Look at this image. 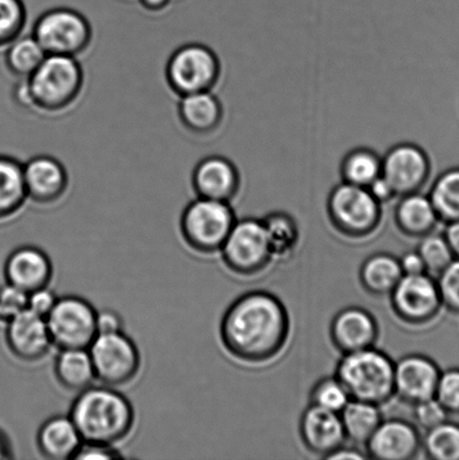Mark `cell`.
I'll return each instance as SVG.
<instances>
[{
	"label": "cell",
	"mask_w": 459,
	"mask_h": 460,
	"mask_svg": "<svg viewBox=\"0 0 459 460\" xmlns=\"http://www.w3.org/2000/svg\"><path fill=\"white\" fill-rule=\"evenodd\" d=\"M289 313L273 293L254 290L238 296L220 322L225 349L249 364L269 362L285 349L290 336Z\"/></svg>",
	"instance_id": "1"
},
{
	"label": "cell",
	"mask_w": 459,
	"mask_h": 460,
	"mask_svg": "<svg viewBox=\"0 0 459 460\" xmlns=\"http://www.w3.org/2000/svg\"><path fill=\"white\" fill-rule=\"evenodd\" d=\"M84 84V69L78 58L48 54L29 78L18 79L13 99L25 110L56 114L74 105Z\"/></svg>",
	"instance_id": "2"
},
{
	"label": "cell",
	"mask_w": 459,
	"mask_h": 460,
	"mask_svg": "<svg viewBox=\"0 0 459 460\" xmlns=\"http://www.w3.org/2000/svg\"><path fill=\"white\" fill-rule=\"evenodd\" d=\"M70 418L84 443L115 446L128 437L135 423L130 401L117 387L92 385L79 392Z\"/></svg>",
	"instance_id": "3"
},
{
	"label": "cell",
	"mask_w": 459,
	"mask_h": 460,
	"mask_svg": "<svg viewBox=\"0 0 459 460\" xmlns=\"http://www.w3.org/2000/svg\"><path fill=\"white\" fill-rule=\"evenodd\" d=\"M335 376L350 399L381 407L394 396V362L375 346L341 356Z\"/></svg>",
	"instance_id": "4"
},
{
	"label": "cell",
	"mask_w": 459,
	"mask_h": 460,
	"mask_svg": "<svg viewBox=\"0 0 459 460\" xmlns=\"http://www.w3.org/2000/svg\"><path fill=\"white\" fill-rule=\"evenodd\" d=\"M237 218L231 202L197 197L180 218L184 242L201 254L220 252Z\"/></svg>",
	"instance_id": "5"
},
{
	"label": "cell",
	"mask_w": 459,
	"mask_h": 460,
	"mask_svg": "<svg viewBox=\"0 0 459 460\" xmlns=\"http://www.w3.org/2000/svg\"><path fill=\"white\" fill-rule=\"evenodd\" d=\"M326 207L332 227L350 239L371 236L382 222V205L367 188L341 181L332 188Z\"/></svg>",
	"instance_id": "6"
},
{
	"label": "cell",
	"mask_w": 459,
	"mask_h": 460,
	"mask_svg": "<svg viewBox=\"0 0 459 460\" xmlns=\"http://www.w3.org/2000/svg\"><path fill=\"white\" fill-rule=\"evenodd\" d=\"M222 75V63L213 49L189 43L175 49L165 66L169 87L179 97L213 92Z\"/></svg>",
	"instance_id": "7"
},
{
	"label": "cell",
	"mask_w": 459,
	"mask_h": 460,
	"mask_svg": "<svg viewBox=\"0 0 459 460\" xmlns=\"http://www.w3.org/2000/svg\"><path fill=\"white\" fill-rule=\"evenodd\" d=\"M34 36L47 54L78 57L93 42V27L88 18L75 9H49L35 21Z\"/></svg>",
	"instance_id": "8"
},
{
	"label": "cell",
	"mask_w": 459,
	"mask_h": 460,
	"mask_svg": "<svg viewBox=\"0 0 459 460\" xmlns=\"http://www.w3.org/2000/svg\"><path fill=\"white\" fill-rule=\"evenodd\" d=\"M225 265L233 273L253 277L274 261L262 219H237L222 250Z\"/></svg>",
	"instance_id": "9"
},
{
	"label": "cell",
	"mask_w": 459,
	"mask_h": 460,
	"mask_svg": "<svg viewBox=\"0 0 459 460\" xmlns=\"http://www.w3.org/2000/svg\"><path fill=\"white\" fill-rule=\"evenodd\" d=\"M96 380L112 387L128 385L141 368V353L124 332L98 333L88 347Z\"/></svg>",
	"instance_id": "10"
},
{
	"label": "cell",
	"mask_w": 459,
	"mask_h": 460,
	"mask_svg": "<svg viewBox=\"0 0 459 460\" xmlns=\"http://www.w3.org/2000/svg\"><path fill=\"white\" fill-rule=\"evenodd\" d=\"M98 311L84 297H58L47 323L53 346L58 349H88L98 335Z\"/></svg>",
	"instance_id": "11"
},
{
	"label": "cell",
	"mask_w": 459,
	"mask_h": 460,
	"mask_svg": "<svg viewBox=\"0 0 459 460\" xmlns=\"http://www.w3.org/2000/svg\"><path fill=\"white\" fill-rule=\"evenodd\" d=\"M390 304L398 319L410 326L433 322L443 308L437 282L428 273L403 275L390 293Z\"/></svg>",
	"instance_id": "12"
},
{
	"label": "cell",
	"mask_w": 459,
	"mask_h": 460,
	"mask_svg": "<svg viewBox=\"0 0 459 460\" xmlns=\"http://www.w3.org/2000/svg\"><path fill=\"white\" fill-rule=\"evenodd\" d=\"M431 173L429 155L413 143H399L382 156V177L393 187L397 198L419 192Z\"/></svg>",
	"instance_id": "13"
},
{
	"label": "cell",
	"mask_w": 459,
	"mask_h": 460,
	"mask_svg": "<svg viewBox=\"0 0 459 460\" xmlns=\"http://www.w3.org/2000/svg\"><path fill=\"white\" fill-rule=\"evenodd\" d=\"M440 373L438 365L428 356H403L394 362V396L412 405L435 398Z\"/></svg>",
	"instance_id": "14"
},
{
	"label": "cell",
	"mask_w": 459,
	"mask_h": 460,
	"mask_svg": "<svg viewBox=\"0 0 459 460\" xmlns=\"http://www.w3.org/2000/svg\"><path fill=\"white\" fill-rule=\"evenodd\" d=\"M4 341L12 355L25 363L43 359L53 346L47 319L29 309L9 320L4 331Z\"/></svg>",
	"instance_id": "15"
},
{
	"label": "cell",
	"mask_w": 459,
	"mask_h": 460,
	"mask_svg": "<svg viewBox=\"0 0 459 460\" xmlns=\"http://www.w3.org/2000/svg\"><path fill=\"white\" fill-rule=\"evenodd\" d=\"M368 458L410 460L421 450V436L417 427L403 419L382 420L366 445Z\"/></svg>",
	"instance_id": "16"
},
{
	"label": "cell",
	"mask_w": 459,
	"mask_h": 460,
	"mask_svg": "<svg viewBox=\"0 0 459 460\" xmlns=\"http://www.w3.org/2000/svg\"><path fill=\"white\" fill-rule=\"evenodd\" d=\"M379 335L375 315L362 306L341 309L331 320V341L341 355L375 347Z\"/></svg>",
	"instance_id": "17"
},
{
	"label": "cell",
	"mask_w": 459,
	"mask_h": 460,
	"mask_svg": "<svg viewBox=\"0 0 459 460\" xmlns=\"http://www.w3.org/2000/svg\"><path fill=\"white\" fill-rule=\"evenodd\" d=\"M22 173L29 200L39 205H52L66 195L69 175L56 157L36 155L22 164Z\"/></svg>",
	"instance_id": "18"
},
{
	"label": "cell",
	"mask_w": 459,
	"mask_h": 460,
	"mask_svg": "<svg viewBox=\"0 0 459 460\" xmlns=\"http://www.w3.org/2000/svg\"><path fill=\"white\" fill-rule=\"evenodd\" d=\"M192 188L197 197L231 202L240 191V171L227 157L207 156L193 169Z\"/></svg>",
	"instance_id": "19"
},
{
	"label": "cell",
	"mask_w": 459,
	"mask_h": 460,
	"mask_svg": "<svg viewBox=\"0 0 459 460\" xmlns=\"http://www.w3.org/2000/svg\"><path fill=\"white\" fill-rule=\"evenodd\" d=\"M299 431L305 447L325 459L344 446L346 436L340 413L310 404L300 418Z\"/></svg>",
	"instance_id": "20"
},
{
	"label": "cell",
	"mask_w": 459,
	"mask_h": 460,
	"mask_svg": "<svg viewBox=\"0 0 459 460\" xmlns=\"http://www.w3.org/2000/svg\"><path fill=\"white\" fill-rule=\"evenodd\" d=\"M4 277L6 283L30 293L49 287L53 277L52 261L39 247L21 246L4 261Z\"/></svg>",
	"instance_id": "21"
},
{
	"label": "cell",
	"mask_w": 459,
	"mask_h": 460,
	"mask_svg": "<svg viewBox=\"0 0 459 460\" xmlns=\"http://www.w3.org/2000/svg\"><path fill=\"white\" fill-rule=\"evenodd\" d=\"M178 116L189 132L209 135L222 125L224 108L213 92L195 93L180 97Z\"/></svg>",
	"instance_id": "22"
},
{
	"label": "cell",
	"mask_w": 459,
	"mask_h": 460,
	"mask_svg": "<svg viewBox=\"0 0 459 460\" xmlns=\"http://www.w3.org/2000/svg\"><path fill=\"white\" fill-rule=\"evenodd\" d=\"M83 444L84 440L69 414L49 418L36 435L40 453L51 460L75 459Z\"/></svg>",
	"instance_id": "23"
},
{
	"label": "cell",
	"mask_w": 459,
	"mask_h": 460,
	"mask_svg": "<svg viewBox=\"0 0 459 460\" xmlns=\"http://www.w3.org/2000/svg\"><path fill=\"white\" fill-rule=\"evenodd\" d=\"M393 217L395 226L410 238L420 239L435 232L440 223L428 195L421 191L399 197Z\"/></svg>",
	"instance_id": "24"
},
{
	"label": "cell",
	"mask_w": 459,
	"mask_h": 460,
	"mask_svg": "<svg viewBox=\"0 0 459 460\" xmlns=\"http://www.w3.org/2000/svg\"><path fill=\"white\" fill-rule=\"evenodd\" d=\"M402 277L398 257L390 252L368 256L359 269V282L364 290L376 296H390Z\"/></svg>",
	"instance_id": "25"
},
{
	"label": "cell",
	"mask_w": 459,
	"mask_h": 460,
	"mask_svg": "<svg viewBox=\"0 0 459 460\" xmlns=\"http://www.w3.org/2000/svg\"><path fill=\"white\" fill-rule=\"evenodd\" d=\"M54 374L62 387L76 394L96 380L88 349H60L54 362Z\"/></svg>",
	"instance_id": "26"
},
{
	"label": "cell",
	"mask_w": 459,
	"mask_h": 460,
	"mask_svg": "<svg viewBox=\"0 0 459 460\" xmlns=\"http://www.w3.org/2000/svg\"><path fill=\"white\" fill-rule=\"evenodd\" d=\"M27 200L22 162L0 155V220L15 216Z\"/></svg>",
	"instance_id": "27"
},
{
	"label": "cell",
	"mask_w": 459,
	"mask_h": 460,
	"mask_svg": "<svg viewBox=\"0 0 459 460\" xmlns=\"http://www.w3.org/2000/svg\"><path fill=\"white\" fill-rule=\"evenodd\" d=\"M340 416L346 440L349 439L357 446H366L384 420L380 405L353 399Z\"/></svg>",
	"instance_id": "28"
},
{
	"label": "cell",
	"mask_w": 459,
	"mask_h": 460,
	"mask_svg": "<svg viewBox=\"0 0 459 460\" xmlns=\"http://www.w3.org/2000/svg\"><path fill=\"white\" fill-rule=\"evenodd\" d=\"M274 260H287L294 254L300 241L296 220L286 211H272L262 218Z\"/></svg>",
	"instance_id": "29"
},
{
	"label": "cell",
	"mask_w": 459,
	"mask_h": 460,
	"mask_svg": "<svg viewBox=\"0 0 459 460\" xmlns=\"http://www.w3.org/2000/svg\"><path fill=\"white\" fill-rule=\"evenodd\" d=\"M340 172L341 181L368 188L381 177L382 156L372 148H353L341 160Z\"/></svg>",
	"instance_id": "30"
},
{
	"label": "cell",
	"mask_w": 459,
	"mask_h": 460,
	"mask_svg": "<svg viewBox=\"0 0 459 460\" xmlns=\"http://www.w3.org/2000/svg\"><path fill=\"white\" fill-rule=\"evenodd\" d=\"M4 65L18 79L29 78L48 56L33 35H21L7 45Z\"/></svg>",
	"instance_id": "31"
},
{
	"label": "cell",
	"mask_w": 459,
	"mask_h": 460,
	"mask_svg": "<svg viewBox=\"0 0 459 460\" xmlns=\"http://www.w3.org/2000/svg\"><path fill=\"white\" fill-rule=\"evenodd\" d=\"M440 223L448 224L459 219V166L448 169L435 180L429 192Z\"/></svg>",
	"instance_id": "32"
},
{
	"label": "cell",
	"mask_w": 459,
	"mask_h": 460,
	"mask_svg": "<svg viewBox=\"0 0 459 460\" xmlns=\"http://www.w3.org/2000/svg\"><path fill=\"white\" fill-rule=\"evenodd\" d=\"M421 449L433 460H459V425L445 421L421 437Z\"/></svg>",
	"instance_id": "33"
},
{
	"label": "cell",
	"mask_w": 459,
	"mask_h": 460,
	"mask_svg": "<svg viewBox=\"0 0 459 460\" xmlns=\"http://www.w3.org/2000/svg\"><path fill=\"white\" fill-rule=\"evenodd\" d=\"M417 251L424 261L427 273L436 277L455 260L443 234L433 232L426 234L420 238Z\"/></svg>",
	"instance_id": "34"
},
{
	"label": "cell",
	"mask_w": 459,
	"mask_h": 460,
	"mask_svg": "<svg viewBox=\"0 0 459 460\" xmlns=\"http://www.w3.org/2000/svg\"><path fill=\"white\" fill-rule=\"evenodd\" d=\"M350 396L336 376L323 377L313 387L310 404L317 405L330 411L340 413L349 404Z\"/></svg>",
	"instance_id": "35"
},
{
	"label": "cell",
	"mask_w": 459,
	"mask_h": 460,
	"mask_svg": "<svg viewBox=\"0 0 459 460\" xmlns=\"http://www.w3.org/2000/svg\"><path fill=\"white\" fill-rule=\"evenodd\" d=\"M27 11L22 0H0V49L22 34Z\"/></svg>",
	"instance_id": "36"
},
{
	"label": "cell",
	"mask_w": 459,
	"mask_h": 460,
	"mask_svg": "<svg viewBox=\"0 0 459 460\" xmlns=\"http://www.w3.org/2000/svg\"><path fill=\"white\" fill-rule=\"evenodd\" d=\"M437 287L443 306L459 314V259H455L437 275Z\"/></svg>",
	"instance_id": "37"
},
{
	"label": "cell",
	"mask_w": 459,
	"mask_h": 460,
	"mask_svg": "<svg viewBox=\"0 0 459 460\" xmlns=\"http://www.w3.org/2000/svg\"><path fill=\"white\" fill-rule=\"evenodd\" d=\"M435 398L449 416H459V368H449L440 373Z\"/></svg>",
	"instance_id": "38"
},
{
	"label": "cell",
	"mask_w": 459,
	"mask_h": 460,
	"mask_svg": "<svg viewBox=\"0 0 459 460\" xmlns=\"http://www.w3.org/2000/svg\"><path fill=\"white\" fill-rule=\"evenodd\" d=\"M448 412L436 398L413 404V418L421 429L430 430L448 420Z\"/></svg>",
	"instance_id": "39"
},
{
	"label": "cell",
	"mask_w": 459,
	"mask_h": 460,
	"mask_svg": "<svg viewBox=\"0 0 459 460\" xmlns=\"http://www.w3.org/2000/svg\"><path fill=\"white\" fill-rule=\"evenodd\" d=\"M29 293L12 284L4 283L0 287V323H7L22 311L27 309Z\"/></svg>",
	"instance_id": "40"
},
{
	"label": "cell",
	"mask_w": 459,
	"mask_h": 460,
	"mask_svg": "<svg viewBox=\"0 0 459 460\" xmlns=\"http://www.w3.org/2000/svg\"><path fill=\"white\" fill-rule=\"evenodd\" d=\"M58 296L49 287L40 288L29 293L27 309L47 318L56 305Z\"/></svg>",
	"instance_id": "41"
},
{
	"label": "cell",
	"mask_w": 459,
	"mask_h": 460,
	"mask_svg": "<svg viewBox=\"0 0 459 460\" xmlns=\"http://www.w3.org/2000/svg\"><path fill=\"white\" fill-rule=\"evenodd\" d=\"M123 455L119 454L114 446L84 443L74 460L92 459H119Z\"/></svg>",
	"instance_id": "42"
},
{
	"label": "cell",
	"mask_w": 459,
	"mask_h": 460,
	"mask_svg": "<svg viewBox=\"0 0 459 460\" xmlns=\"http://www.w3.org/2000/svg\"><path fill=\"white\" fill-rule=\"evenodd\" d=\"M98 333L124 332V320L115 310L103 309L97 314Z\"/></svg>",
	"instance_id": "43"
},
{
	"label": "cell",
	"mask_w": 459,
	"mask_h": 460,
	"mask_svg": "<svg viewBox=\"0 0 459 460\" xmlns=\"http://www.w3.org/2000/svg\"><path fill=\"white\" fill-rule=\"evenodd\" d=\"M403 275H419L427 273L424 261L418 251H409L400 257Z\"/></svg>",
	"instance_id": "44"
},
{
	"label": "cell",
	"mask_w": 459,
	"mask_h": 460,
	"mask_svg": "<svg viewBox=\"0 0 459 460\" xmlns=\"http://www.w3.org/2000/svg\"><path fill=\"white\" fill-rule=\"evenodd\" d=\"M368 191L372 193V196L375 198L381 205L386 204V202L393 201L397 198L393 187L390 186L389 182L382 177L377 178L375 182L370 184L367 188Z\"/></svg>",
	"instance_id": "45"
},
{
	"label": "cell",
	"mask_w": 459,
	"mask_h": 460,
	"mask_svg": "<svg viewBox=\"0 0 459 460\" xmlns=\"http://www.w3.org/2000/svg\"><path fill=\"white\" fill-rule=\"evenodd\" d=\"M443 234L451 247L454 257L459 259V219L446 224V229Z\"/></svg>",
	"instance_id": "46"
},
{
	"label": "cell",
	"mask_w": 459,
	"mask_h": 460,
	"mask_svg": "<svg viewBox=\"0 0 459 460\" xmlns=\"http://www.w3.org/2000/svg\"><path fill=\"white\" fill-rule=\"evenodd\" d=\"M367 455L364 454L362 450L357 448L345 447L341 446L340 448L335 450L334 453L331 454L325 459L328 460H345V459H366Z\"/></svg>",
	"instance_id": "47"
},
{
	"label": "cell",
	"mask_w": 459,
	"mask_h": 460,
	"mask_svg": "<svg viewBox=\"0 0 459 460\" xmlns=\"http://www.w3.org/2000/svg\"><path fill=\"white\" fill-rule=\"evenodd\" d=\"M172 0H138L139 4L148 12L157 13L164 11Z\"/></svg>",
	"instance_id": "48"
},
{
	"label": "cell",
	"mask_w": 459,
	"mask_h": 460,
	"mask_svg": "<svg viewBox=\"0 0 459 460\" xmlns=\"http://www.w3.org/2000/svg\"><path fill=\"white\" fill-rule=\"evenodd\" d=\"M11 458H13L11 440L4 431L0 430V460Z\"/></svg>",
	"instance_id": "49"
}]
</instances>
